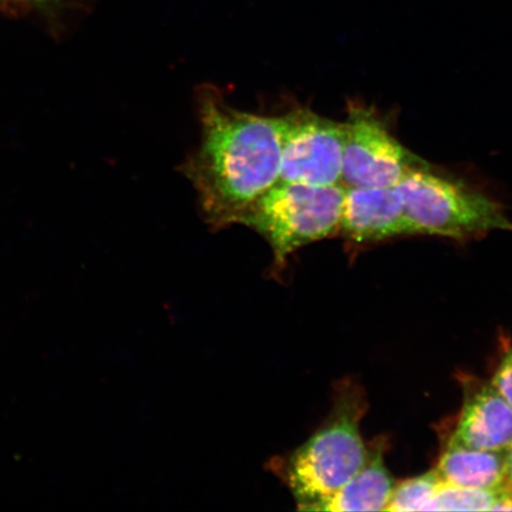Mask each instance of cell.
Here are the masks:
<instances>
[{
	"label": "cell",
	"instance_id": "cell-1",
	"mask_svg": "<svg viewBox=\"0 0 512 512\" xmlns=\"http://www.w3.org/2000/svg\"><path fill=\"white\" fill-rule=\"evenodd\" d=\"M201 139L182 165L213 229L240 224L247 210L279 182L283 120L241 111L214 86L197 94Z\"/></svg>",
	"mask_w": 512,
	"mask_h": 512
},
{
	"label": "cell",
	"instance_id": "cell-2",
	"mask_svg": "<svg viewBox=\"0 0 512 512\" xmlns=\"http://www.w3.org/2000/svg\"><path fill=\"white\" fill-rule=\"evenodd\" d=\"M363 401L358 390L344 389L325 424L290 456L274 460V471L299 510L313 511L366 464L369 450L360 427L366 411Z\"/></svg>",
	"mask_w": 512,
	"mask_h": 512
},
{
	"label": "cell",
	"instance_id": "cell-3",
	"mask_svg": "<svg viewBox=\"0 0 512 512\" xmlns=\"http://www.w3.org/2000/svg\"><path fill=\"white\" fill-rule=\"evenodd\" d=\"M344 190L342 184L278 182L247 210L240 224L266 240L274 270H280L300 248L341 233Z\"/></svg>",
	"mask_w": 512,
	"mask_h": 512
},
{
	"label": "cell",
	"instance_id": "cell-4",
	"mask_svg": "<svg viewBox=\"0 0 512 512\" xmlns=\"http://www.w3.org/2000/svg\"><path fill=\"white\" fill-rule=\"evenodd\" d=\"M403 206L414 235L466 239L509 230L512 222L501 204L462 182L416 169L398 185Z\"/></svg>",
	"mask_w": 512,
	"mask_h": 512
},
{
	"label": "cell",
	"instance_id": "cell-5",
	"mask_svg": "<svg viewBox=\"0 0 512 512\" xmlns=\"http://www.w3.org/2000/svg\"><path fill=\"white\" fill-rule=\"evenodd\" d=\"M342 185L344 188H394L425 160L406 149L379 117L350 106L344 121Z\"/></svg>",
	"mask_w": 512,
	"mask_h": 512
},
{
	"label": "cell",
	"instance_id": "cell-6",
	"mask_svg": "<svg viewBox=\"0 0 512 512\" xmlns=\"http://www.w3.org/2000/svg\"><path fill=\"white\" fill-rule=\"evenodd\" d=\"M281 120L279 182L317 187L342 184L344 124L302 107L281 115Z\"/></svg>",
	"mask_w": 512,
	"mask_h": 512
},
{
	"label": "cell",
	"instance_id": "cell-7",
	"mask_svg": "<svg viewBox=\"0 0 512 512\" xmlns=\"http://www.w3.org/2000/svg\"><path fill=\"white\" fill-rule=\"evenodd\" d=\"M341 233L364 245L414 235L398 188H345Z\"/></svg>",
	"mask_w": 512,
	"mask_h": 512
},
{
	"label": "cell",
	"instance_id": "cell-8",
	"mask_svg": "<svg viewBox=\"0 0 512 512\" xmlns=\"http://www.w3.org/2000/svg\"><path fill=\"white\" fill-rule=\"evenodd\" d=\"M512 443V407L490 382L467 389L456 430L448 441L475 450H507Z\"/></svg>",
	"mask_w": 512,
	"mask_h": 512
},
{
	"label": "cell",
	"instance_id": "cell-9",
	"mask_svg": "<svg viewBox=\"0 0 512 512\" xmlns=\"http://www.w3.org/2000/svg\"><path fill=\"white\" fill-rule=\"evenodd\" d=\"M395 485L384 463L381 448L376 447L373 451L369 450V457L362 469L313 511H384Z\"/></svg>",
	"mask_w": 512,
	"mask_h": 512
},
{
	"label": "cell",
	"instance_id": "cell-10",
	"mask_svg": "<svg viewBox=\"0 0 512 512\" xmlns=\"http://www.w3.org/2000/svg\"><path fill=\"white\" fill-rule=\"evenodd\" d=\"M505 451L475 450L448 444L437 471L443 483L462 488L492 489L505 483Z\"/></svg>",
	"mask_w": 512,
	"mask_h": 512
},
{
	"label": "cell",
	"instance_id": "cell-11",
	"mask_svg": "<svg viewBox=\"0 0 512 512\" xmlns=\"http://www.w3.org/2000/svg\"><path fill=\"white\" fill-rule=\"evenodd\" d=\"M426 511H512V486L462 488L441 484Z\"/></svg>",
	"mask_w": 512,
	"mask_h": 512
},
{
	"label": "cell",
	"instance_id": "cell-12",
	"mask_svg": "<svg viewBox=\"0 0 512 512\" xmlns=\"http://www.w3.org/2000/svg\"><path fill=\"white\" fill-rule=\"evenodd\" d=\"M441 484H443V480L435 469L424 473V475L396 483L392 497L384 511H426Z\"/></svg>",
	"mask_w": 512,
	"mask_h": 512
},
{
	"label": "cell",
	"instance_id": "cell-13",
	"mask_svg": "<svg viewBox=\"0 0 512 512\" xmlns=\"http://www.w3.org/2000/svg\"><path fill=\"white\" fill-rule=\"evenodd\" d=\"M490 383L512 407V349L503 356Z\"/></svg>",
	"mask_w": 512,
	"mask_h": 512
},
{
	"label": "cell",
	"instance_id": "cell-14",
	"mask_svg": "<svg viewBox=\"0 0 512 512\" xmlns=\"http://www.w3.org/2000/svg\"><path fill=\"white\" fill-rule=\"evenodd\" d=\"M25 2L36 6L40 10L54 12L60 8L64 0H25Z\"/></svg>",
	"mask_w": 512,
	"mask_h": 512
},
{
	"label": "cell",
	"instance_id": "cell-15",
	"mask_svg": "<svg viewBox=\"0 0 512 512\" xmlns=\"http://www.w3.org/2000/svg\"><path fill=\"white\" fill-rule=\"evenodd\" d=\"M505 482L512 486V443L505 451Z\"/></svg>",
	"mask_w": 512,
	"mask_h": 512
}]
</instances>
